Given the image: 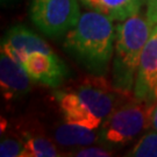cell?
<instances>
[{
	"mask_svg": "<svg viewBox=\"0 0 157 157\" xmlns=\"http://www.w3.org/2000/svg\"><path fill=\"white\" fill-rule=\"evenodd\" d=\"M118 95L102 77L87 82L71 92L58 94L65 122L98 129L115 108Z\"/></svg>",
	"mask_w": 157,
	"mask_h": 157,
	"instance_id": "2",
	"label": "cell"
},
{
	"mask_svg": "<svg viewBox=\"0 0 157 157\" xmlns=\"http://www.w3.org/2000/svg\"><path fill=\"white\" fill-rule=\"evenodd\" d=\"M155 101L139 100L114 108L101 124L100 139L108 144H124L152 124Z\"/></svg>",
	"mask_w": 157,
	"mask_h": 157,
	"instance_id": "4",
	"label": "cell"
},
{
	"mask_svg": "<svg viewBox=\"0 0 157 157\" xmlns=\"http://www.w3.org/2000/svg\"><path fill=\"white\" fill-rule=\"evenodd\" d=\"M151 32L152 27L148 19L139 13L117 26L113 87L122 94H128L134 87L142 51Z\"/></svg>",
	"mask_w": 157,
	"mask_h": 157,
	"instance_id": "3",
	"label": "cell"
},
{
	"mask_svg": "<svg viewBox=\"0 0 157 157\" xmlns=\"http://www.w3.org/2000/svg\"><path fill=\"white\" fill-rule=\"evenodd\" d=\"M135 157H157V132L143 135L128 154Z\"/></svg>",
	"mask_w": 157,
	"mask_h": 157,
	"instance_id": "13",
	"label": "cell"
},
{
	"mask_svg": "<svg viewBox=\"0 0 157 157\" xmlns=\"http://www.w3.org/2000/svg\"><path fill=\"white\" fill-rule=\"evenodd\" d=\"M59 156L55 144L44 137H27L23 142L20 157H56Z\"/></svg>",
	"mask_w": 157,
	"mask_h": 157,
	"instance_id": "12",
	"label": "cell"
},
{
	"mask_svg": "<svg viewBox=\"0 0 157 157\" xmlns=\"http://www.w3.org/2000/svg\"><path fill=\"white\" fill-rule=\"evenodd\" d=\"M113 20L97 11L83 13L64 41V47L80 64L95 75L106 72L117 37Z\"/></svg>",
	"mask_w": 157,
	"mask_h": 157,
	"instance_id": "1",
	"label": "cell"
},
{
	"mask_svg": "<svg viewBox=\"0 0 157 157\" xmlns=\"http://www.w3.org/2000/svg\"><path fill=\"white\" fill-rule=\"evenodd\" d=\"M72 156H80V157H107L112 156V152L108 150L101 149V148H95V147H91V148H84L80 149L76 154H72Z\"/></svg>",
	"mask_w": 157,
	"mask_h": 157,
	"instance_id": "15",
	"label": "cell"
},
{
	"mask_svg": "<svg viewBox=\"0 0 157 157\" xmlns=\"http://www.w3.org/2000/svg\"><path fill=\"white\" fill-rule=\"evenodd\" d=\"M86 7L105 14L113 21H124L137 14L144 0H80Z\"/></svg>",
	"mask_w": 157,
	"mask_h": 157,
	"instance_id": "10",
	"label": "cell"
},
{
	"mask_svg": "<svg viewBox=\"0 0 157 157\" xmlns=\"http://www.w3.org/2000/svg\"><path fill=\"white\" fill-rule=\"evenodd\" d=\"M23 150V143L14 137H7L0 143L1 157H20Z\"/></svg>",
	"mask_w": 157,
	"mask_h": 157,
	"instance_id": "14",
	"label": "cell"
},
{
	"mask_svg": "<svg viewBox=\"0 0 157 157\" xmlns=\"http://www.w3.org/2000/svg\"><path fill=\"white\" fill-rule=\"evenodd\" d=\"M152 101L157 102V85L155 86L154 91H152Z\"/></svg>",
	"mask_w": 157,
	"mask_h": 157,
	"instance_id": "18",
	"label": "cell"
},
{
	"mask_svg": "<svg viewBox=\"0 0 157 157\" xmlns=\"http://www.w3.org/2000/svg\"><path fill=\"white\" fill-rule=\"evenodd\" d=\"M147 19L152 28L157 26V0L147 1Z\"/></svg>",
	"mask_w": 157,
	"mask_h": 157,
	"instance_id": "16",
	"label": "cell"
},
{
	"mask_svg": "<svg viewBox=\"0 0 157 157\" xmlns=\"http://www.w3.org/2000/svg\"><path fill=\"white\" fill-rule=\"evenodd\" d=\"M22 67L32 80L51 87H57L62 84L67 73L65 64L54 52L35 51L27 57Z\"/></svg>",
	"mask_w": 157,
	"mask_h": 157,
	"instance_id": "7",
	"label": "cell"
},
{
	"mask_svg": "<svg viewBox=\"0 0 157 157\" xmlns=\"http://www.w3.org/2000/svg\"><path fill=\"white\" fill-rule=\"evenodd\" d=\"M147 1H148V0H146V2H147Z\"/></svg>",
	"mask_w": 157,
	"mask_h": 157,
	"instance_id": "19",
	"label": "cell"
},
{
	"mask_svg": "<svg viewBox=\"0 0 157 157\" xmlns=\"http://www.w3.org/2000/svg\"><path fill=\"white\" fill-rule=\"evenodd\" d=\"M157 85V26L142 51L140 67L134 85V95L139 100L152 101V91Z\"/></svg>",
	"mask_w": 157,
	"mask_h": 157,
	"instance_id": "8",
	"label": "cell"
},
{
	"mask_svg": "<svg viewBox=\"0 0 157 157\" xmlns=\"http://www.w3.org/2000/svg\"><path fill=\"white\" fill-rule=\"evenodd\" d=\"M35 51L48 54L54 52L37 34L33 33L23 26L11 28L1 42V52H5L21 65H23L27 57Z\"/></svg>",
	"mask_w": 157,
	"mask_h": 157,
	"instance_id": "6",
	"label": "cell"
},
{
	"mask_svg": "<svg viewBox=\"0 0 157 157\" xmlns=\"http://www.w3.org/2000/svg\"><path fill=\"white\" fill-rule=\"evenodd\" d=\"M151 126L154 127V129L157 132V102L155 104L154 112H152V124H151Z\"/></svg>",
	"mask_w": 157,
	"mask_h": 157,
	"instance_id": "17",
	"label": "cell"
},
{
	"mask_svg": "<svg viewBox=\"0 0 157 157\" xmlns=\"http://www.w3.org/2000/svg\"><path fill=\"white\" fill-rule=\"evenodd\" d=\"M54 137L58 144L64 147L89 146L100 137V133H97V129L65 122L57 127Z\"/></svg>",
	"mask_w": 157,
	"mask_h": 157,
	"instance_id": "11",
	"label": "cell"
},
{
	"mask_svg": "<svg viewBox=\"0 0 157 157\" xmlns=\"http://www.w3.org/2000/svg\"><path fill=\"white\" fill-rule=\"evenodd\" d=\"M32 78L21 64L1 52L0 55V89L6 100H14L30 91Z\"/></svg>",
	"mask_w": 157,
	"mask_h": 157,
	"instance_id": "9",
	"label": "cell"
},
{
	"mask_svg": "<svg viewBox=\"0 0 157 157\" xmlns=\"http://www.w3.org/2000/svg\"><path fill=\"white\" fill-rule=\"evenodd\" d=\"M30 17L47 36H62L78 22L80 17L78 0H33Z\"/></svg>",
	"mask_w": 157,
	"mask_h": 157,
	"instance_id": "5",
	"label": "cell"
}]
</instances>
